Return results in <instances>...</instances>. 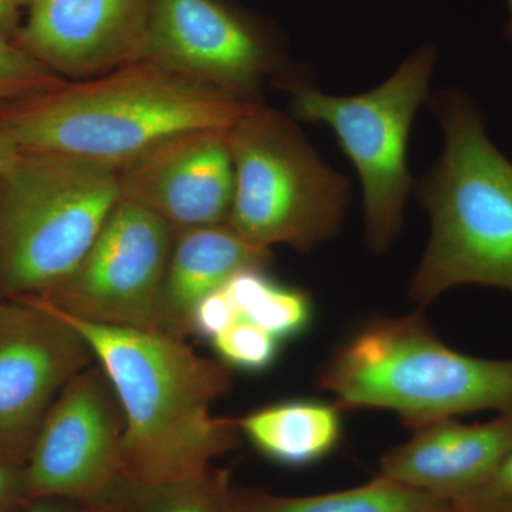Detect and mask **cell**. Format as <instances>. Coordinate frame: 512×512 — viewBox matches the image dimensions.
Returning <instances> with one entry per match:
<instances>
[{
    "label": "cell",
    "instance_id": "1",
    "mask_svg": "<svg viewBox=\"0 0 512 512\" xmlns=\"http://www.w3.org/2000/svg\"><path fill=\"white\" fill-rule=\"evenodd\" d=\"M56 311L82 333L119 397L124 476L147 483L198 477L237 446V421L211 414L232 387L231 369L220 360L167 333L97 325Z\"/></svg>",
    "mask_w": 512,
    "mask_h": 512
},
{
    "label": "cell",
    "instance_id": "2",
    "mask_svg": "<svg viewBox=\"0 0 512 512\" xmlns=\"http://www.w3.org/2000/svg\"><path fill=\"white\" fill-rule=\"evenodd\" d=\"M252 103L140 60L0 104V128L19 151L66 154L120 170L175 134L229 130Z\"/></svg>",
    "mask_w": 512,
    "mask_h": 512
},
{
    "label": "cell",
    "instance_id": "3",
    "mask_svg": "<svg viewBox=\"0 0 512 512\" xmlns=\"http://www.w3.org/2000/svg\"><path fill=\"white\" fill-rule=\"evenodd\" d=\"M439 163L417 185L431 235L410 296L421 308L463 285L512 295V163L488 137L483 113L458 90L440 93Z\"/></svg>",
    "mask_w": 512,
    "mask_h": 512
},
{
    "label": "cell",
    "instance_id": "4",
    "mask_svg": "<svg viewBox=\"0 0 512 512\" xmlns=\"http://www.w3.org/2000/svg\"><path fill=\"white\" fill-rule=\"evenodd\" d=\"M319 382L340 409L389 410L414 431L460 414H512V357L448 348L421 312L367 323L332 353Z\"/></svg>",
    "mask_w": 512,
    "mask_h": 512
},
{
    "label": "cell",
    "instance_id": "5",
    "mask_svg": "<svg viewBox=\"0 0 512 512\" xmlns=\"http://www.w3.org/2000/svg\"><path fill=\"white\" fill-rule=\"evenodd\" d=\"M119 201L117 168L19 151L0 171V301L52 291L82 261Z\"/></svg>",
    "mask_w": 512,
    "mask_h": 512
},
{
    "label": "cell",
    "instance_id": "6",
    "mask_svg": "<svg viewBox=\"0 0 512 512\" xmlns=\"http://www.w3.org/2000/svg\"><path fill=\"white\" fill-rule=\"evenodd\" d=\"M235 190L228 227L262 249L311 251L338 234L349 202L345 175L323 163L299 127L254 101L228 130Z\"/></svg>",
    "mask_w": 512,
    "mask_h": 512
},
{
    "label": "cell",
    "instance_id": "7",
    "mask_svg": "<svg viewBox=\"0 0 512 512\" xmlns=\"http://www.w3.org/2000/svg\"><path fill=\"white\" fill-rule=\"evenodd\" d=\"M437 47L420 46L383 84L356 96H329L306 84H291L293 116L325 124L355 165L363 190L366 242L375 254L392 245L403 227L412 188L407 141L414 117L429 94Z\"/></svg>",
    "mask_w": 512,
    "mask_h": 512
},
{
    "label": "cell",
    "instance_id": "8",
    "mask_svg": "<svg viewBox=\"0 0 512 512\" xmlns=\"http://www.w3.org/2000/svg\"><path fill=\"white\" fill-rule=\"evenodd\" d=\"M175 235L163 218L120 198L82 261L37 301L84 322L161 332V293Z\"/></svg>",
    "mask_w": 512,
    "mask_h": 512
},
{
    "label": "cell",
    "instance_id": "9",
    "mask_svg": "<svg viewBox=\"0 0 512 512\" xmlns=\"http://www.w3.org/2000/svg\"><path fill=\"white\" fill-rule=\"evenodd\" d=\"M124 431L119 397L96 362L64 386L37 433L23 467L26 505L100 501L124 477Z\"/></svg>",
    "mask_w": 512,
    "mask_h": 512
},
{
    "label": "cell",
    "instance_id": "10",
    "mask_svg": "<svg viewBox=\"0 0 512 512\" xmlns=\"http://www.w3.org/2000/svg\"><path fill=\"white\" fill-rule=\"evenodd\" d=\"M69 320L37 299L0 303V458L25 467L57 396L96 363Z\"/></svg>",
    "mask_w": 512,
    "mask_h": 512
},
{
    "label": "cell",
    "instance_id": "11",
    "mask_svg": "<svg viewBox=\"0 0 512 512\" xmlns=\"http://www.w3.org/2000/svg\"><path fill=\"white\" fill-rule=\"evenodd\" d=\"M140 60L258 101L274 55L252 23L215 0H153Z\"/></svg>",
    "mask_w": 512,
    "mask_h": 512
},
{
    "label": "cell",
    "instance_id": "12",
    "mask_svg": "<svg viewBox=\"0 0 512 512\" xmlns=\"http://www.w3.org/2000/svg\"><path fill=\"white\" fill-rule=\"evenodd\" d=\"M120 198L177 231L227 224L235 173L228 130L200 128L165 138L119 170Z\"/></svg>",
    "mask_w": 512,
    "mask_h": 512
},
{
    "label": "cell",
    "instance_id": "13",
    "mask_svg": "<svg viewBox=\"0 0 512 512\" xmlns=\"http://www.w3.org/2000/svg\"><path fill=\"white\" fill-rule=\"evenodd\" d=\"M153 0H35L12 42L66 80L140 62Z\"/></svg>",
    "mask_w": 512,
    "mask_h": 512
},
{
    "label": "cell",
    "instance_id": "14",
    "mask_svg": "<svg viewBox=\"0 0 512 512\" xmlns=\"http://www.w3.org/2000/svg\"><path fill=\"white\" fill-rule=\"evenodd\" d=\"M511 450L512 414L481 424L440 420L387 451L379 476L454 503L487 483Z\"/></svg>",
    "mask_w": 512,
    "mask_h": 512
},
{
    "label": "cell",
    "instance_id": "15",
    "mask_svg": "<svg viewBox=\"0 0 512 512\" xmlns=\"http://www.w3.org/2000/svg\"><path fill=\"white\" fill-rule=\"evenodd\" d=\"M271 259L269 249L249 244L227 224L177 231L161 293V332L187 339L192 309L202 298Z\"/></svg>",
    "mask_w": 512,
    "mask_h": 512
},
{
    "label": "cell",
    "instance_id": "16",
    "mask_svg": "<svg viewBox=\"0 0 512 512\" xmlns=\"http://www.w3.org/2000/svg\"><path fill=\"white\" fill-rule=\"evenodd\" d=\"M237 424L259 454L284 467L312 466L328 457L342 439L340 407L318 400L271 404Z\"/></svg>",
    "mask_w": 512,
    "mask_h": 512
},
{
    "label": "cell",
    "instance_id": "17",
    "mask_svg": "<svg viewBox=\"0 0 512 512\" xmlns=\"http://www.w3.org/2000/svg\"><path fill=\"white\" fill-rule=\"evenodd\" d=\"M234 494L239 512H454L450 501L379 474L338 493L288 497L235 488Z\"/></svg>",
    "mask_w": 512,
    "mask_h": 512
},
{
    "label": "cell",
    "instance_id": "18",
    "mask_svg": "<svg viewBox=\"0 0 512 512\" xmlns=\"http://www.w3.org/2000/svg\"><path fill=\"white\" fill-rule=\"evenodd\" d=\"M227 471L214 467L198 477L147 483L121 477L87 512H239Z\"/></svg>",
    "mask_w": 512,
    "mask_h": 512
},
{
    "label": "cell",
    "instance_id": "19",
    "mask_svg": "<svg viewBox=\"0 0 512 512\" xmlns=\"http://www.w3.org/2000/svg\"><path fill=\"white\" fill-rule=\"evenodd\" d=\"M264 269H244L232 276L225 288L241 318L271 333L279 342L299 338L312 323L311 298L301 289L269 278Z\"/></svg>",
    "mask_w": 512,
    "mask_h": 512
},
{
    "label": "cell",
    "instance_id": "20",
    "mask_svg": "<svg viewBox=\"0 0 512 512\" xmlns=\"http://www.w3.org/2000/svg\"><path fill=\"white\" fill-rule=\"evenodd\" d=\"M279 343L271 333L244 318L211 340L220 362L229 369L247 373L265 372L274 365Z\"/></svg>",
    "mask_w": 512,
    "mask_h": 512
},
{
    "label": "cell",
    "instance_id": "21",
    "mask_svg": "<svg viewBox=\"0 0 512 512\" xmlns=\"http://www.w3.org/2000/svg\"><path fill=\"white\" fill-rule=\"evenodd\" d=\"M63 80L12 40L0 36V104L45 92Z\"/></svg>",
    "mask_w": 512,
    "mask_h": 512
},
{
    "label": "cell",
    "instance_id": "22",
    "mask_svg": "<svg viewBox=\"0 0 512 512\" xmlns=\"http://www.w3.org/2000/svg\"><path fill=\"white\" fill-rule=\"evenodd\" d=\"M239 319L241 313L234 299L229 295L225 285L221 286L217 291L202 298L192 309L190 336L194 335L211 343V340L217 338Z\"/></svg>",
    "mask_w": 512,
    "mask_h": 512
},
{
    "label": "cell",
    "instance_id": "23",
    "mask_svg": "<svg viewBox=\"0 0 512 512\" xmlns=\"http://www.w3.org/2000/svg\"><path fill=\"white\" fill-rule=\"evenodd\" d=\"M505 500H512V450L487 483L454 503H493Z\"/></svg>",
    "mask_w": 512,
    "mask_h": 512
},
{
    "label": "cell",
    "instance_id": "24",
    "mask_svg": "<svg viewBox=\"0 0 512 512\" xmlns=\"http://www.w3.org/2000/svg\"><path fill=\"white\" fill-rule=\"evenodd\" d=\"M16 505L26 507L23 467L0 458V512L12 510Z\"/></svg>",
    "mask_w": 512,
    "mask_h": 512
},
{
    "label": "cell",
    "instance_id": "25",
    "mask_svg": "<svg viewBox=\"0 0 512 512\" xmlns=\"http://www.w3.org/2000/svg\"><path fill=\"white\" fill-rule=\"evenodd\" d=\"M22 23L19 6L12 0H0V36L12 40Z\"/></svg>",
    "mask_w": 512,
    "mask_h": 512
},
{
    "label": "cell",
    "instance_id": "26",
    "mask_svg": "<svg viewBox=\"0 0 512 512\" xmlns=\"http://www.w3.org/2000/svg\"><path fill=\"white\" fill-rule=\"evenodd\" d=\"M25 508L26 512H87L83 505L73 501L57 500V498L32 501Z\"/></svg>",
    "mask_w": 512,
    "mask_h": 512
},
{
    "label": "cell",
    "instance_id": "27",
    "mask_svg": "<svg viewBox=\"0 0 512 512\" xmlns=\"http://www.w3.org/2000/svg\"><path fill=\"white\" fill-rule=\"evenodd\" d=\"M454 512H512V500L493 503H454Z\"/></svg>",
    "mask_w": 512,
    "mask_h": 512
},
{
    "label": "cell",
    "instance_id": "28",
    "mask_svg": "<svg viewBox=\"0 0 512 512\" xmlns=\"http://www.w3.org/2000/svg\"><path fill=\"white\" fill-rule=\"evenodd\" d=\"M18 154L19 150L15 141L10 138L6 131L0 128V171L5 170Z\"/></svg>",
    "mask_w": 512,
    "mask_h": 512
},
{
    "label": "cell",
    "instance_id": "29",
    "mask_svg": "<svg viewBox=\"0 0 512 512\" xmlns=\"http://www.w3.org/2000/svg\"><path fill=\"white\" fill-rule=\"evenodd\" d=\"M508 9V19L505 23L504 36L512 42V0H505Z\"/></svg>",
    "mask_w": 512,
    "mask_h": 512
},
{
    "label": "cell",
    "instance_id": "30",
    "mask_svg": "<svg viewBox=\"0 0 512 512\" xmlns=\"http://www.w3.org/2000/svg\"><path fill=\"white\" fill-rule=\"evenodd\" d=\"M12 2L19 8H29L35 0H12Z\"/></svg>",
    "mask_w": 512,
    "mask_h": 512
},
{
    "label": "cell",
    "instance_id": "31",
    "mask_svg": "<svg viewBox=\"0 0 512 512\" xmlns=\"http://www.w3.org/2000/svg\"><path fill=\"white\" fill-rule=\"evenodd\" d=\"M0 303H2V301H0Z\"/></svg>",
    "mask_w": 512,
    "mask_h": 512
},
{
    "label": "cell",
    "instance_id": "32",
    "mask_svg": "<svg viewBox=\"0 0 512 512\" xmlns=\"http://www.w3.org/2000/svg\"><path fill=\"white\" fill-rule=\"evenodd\" d=\"M453 510H454V508H453Z\"/></svg>",
    "mask_w": 512,
    "mask_h": 512
}]
</instances>
